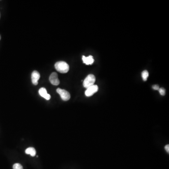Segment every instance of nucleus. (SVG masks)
<instances>
[{
  "label": "nucleus",
  "instance_id": "1",
  "mask_svg": "<svg viewBox=\"0 0 169 169\" xmlns=\"http://www.w3.org/2000/svg\"><path fill=\"white\" fill-rule=\"evenodd\" d=\"M56 71L62 73H67L69 71V65L64 61L57 62L55 65Z\"/></svg>",
  "mask_w": 169,
  "mask_h": 169
},
{
  "label": "nucleus",
  "instance_id": "2",
  "mask_svg": "<svg viewBox=\"0 0 169 169\" xmlns=\"http://www.w3.org/2000/svg\"><path fill=\"white\" fill-rule=\"evenodd\" d=\"M95 82V77L93 74H89L86 77L83 81V86L86 89L94 85Z\"/></svg>",
  "mask_w": 169,
  "mask_h": 169
},
{
  "label": "nucleus",
  "instance_id": "3",
  "mask_svg": "<svg viewBox=\"0 0 169 169\" xmlns=\"http://www.w3.org/2000/svg\"><path fill=\"white\" fill-rule=\"evenodd\" d=\"M56 92L58 94H59L62 100L65 101H67L70 99L71 95L70 93L65 90L62 89L58 88L56 90Z\"/></svg>",
  "mask_w": 169,
  "mask_h": 169
},
{
  "label": "nucleus",
  "instance_id": "4",
  "mask_svg": "<svg viewBox=\"0 0 169 169\" xmlns=\"http://www.w3.org/2000/svg\"><path fill=\"white\" fill-rule=\"evenodd\" d=\"M98 90V86L97 85H94L86 89L85 92V95L87 97H90L96 93Z\"/></svg>",
  "mask_w": 169,
  "mask_h": 169
},
{
  "label": "nucleus",
  "instance_id": "5",
  "mask_svg": "<svg viewBox=\"0 0 169 169\" xmlns=\"http://www.w3.org/2000/svg\"><path fill=\"white\" fill-rule=\"evenodd\" d=\"M50 81L53 85L57 86L60 84V81L58 79V75L56 72L51 73L50 77Z\"/></svg>",
  "mask_w": 169,
  "mask_h": 169
},
{
  "label": "nucleus",
  "instance_id": "6",
  "mask_svg": "<svg viewBox=\"0 0 169 169\" xmlns=\"http://www.w3.org/2000/svg\"><path fill=\"white\" fill-rule=\"evenodd\" d=\"M40 78V74L38 71H36L32 72V81L34 85H37L38 83V80Z\"/></svg>",
  "mask_w": 169,
  "mask_h": 169
},
{
  "label": "nucleus",
  "instance_id": "7",
  "mask_svg": "<svg viewBox=\"0 0 169 169\" xmlns=\"http://www.w3.org/2000/svg\"><path fill=\"white\" fill-rule=\"evenodd\" d=\"M39 93L41 97L46 99L47 100H49L51 98L50 95L47 94V90L44 87H42V88H41L40 89L39 91Z\"/></svg>",
  "mask_w": 169,
  "mask_h": 169
},
{
  "label": "nucleus",
  "instance_id": "8",
  "mask_svg": "<svg viewBox=\"0 0 169 169\" xmlns=\"http://www.w3.org/2000/svg\"><path fill=\"white\" fill-rule=\"evenodd\" d=\"M82 60H83V62L86 65H92L94 62V58H93V56H89L87 57H86L85 56H82Z\"/></svg>",
  "mask_w": 169,
  "mask_h": 169
},
{
  "label": "nucleus",
  "instance_id": "9",
  "mask_svg": "<svg viewBox=\"0 0 169 169\" xmlns=\"http://www.w3.org/2000/svg\"><path fill=\"white\" fill-rule=\"evenodd\" d=\"M26 153L28 155H30L32 156H35L36 155L35 149V148H32V147H30V148H27L26 150Z\"/></svg>",
  "mask_w": 169,
  "mask_h": 169
},
{
  "label": "nucleus",
  "instance_id": "10",
  "mask_svg": "<svg viewBox=\"0 0 169 169\" xmlns=\"http://www.w3.org/2000/svg\"><path fill=\"white\" fill-rule=\"evenodd\" d=\"M141 76H142V79H143V80L146 81L148 79V77L149 76V72H148L147 71L145 70L142 72V74H141Z\"/></svg>",
  "mask_w": 169,
  "mask_h": 169
},
{
  "label": "nucleus",
  "instance_id": "11",
  "mask_svg": "<svg viewBox=\"0 0 169 169\" xmlns=\"http://www.w3.org/2000/svg\"><path fill=\"white\" fill-rule=\"evenodd\" d=\"M13 169H23V166L21 164L16 163L14 164L13 166Z\"/></svg>",
  "mask_w": 169,
  "mask_h": 169
},
{
  "label": "nucleus",
  "instance_id": "12",
  "mask_svg": "<svg viewBox=\"0 0 169 169\" xmlns=\"http://www.w3.org/2000/svg\"><path fill=\"white\" fill-rule=\"evenodd\" d=\"M158 90L160 94L161 95H163V96L165 94V90L164 88H159Z\"/></svg>",
  "mask_w": 169,
  "mask_h": 169
},
{
  "label": "nucleus",
  "instance_id": "13",
  "mask_svg": "<svg viewBox=\"0 0 169 169\" xmlns=\"http://www.w3.org/2000/svg\"><path fill=\"white\" fill-rule=\"evenodd\" d=\"M152 87H153V89L155 90H158L159 89V86L157 85L153 86Z\"/></svg>",
  "mask_w": 169,
  "mask_h": 169
},
{
  "label": "nucleus",
  "instance_id": "14",
  "mask_svg": "<svg viewBox=\"0 0 169 169\" xmlns=\"http://www.w3.org/2000/svg\"><path fill=\"white\" fill-rule=\"evenodd\" d=\"M165 150H166V152H167V153H169V145H166V146H165Z\"/></svg>",
  "mask_w": 169,
  "mask_h": 169
},
{
  "label": "nucleus",
  "instance_id": "15",
  "mask_svg": "<svg viewBox=\"0 0 169 169\" xmlns=\"http://www.w3.org/2000/svg\"><path fill=\"white\" fill-rule=\"evenodd\" d=\"M1 39V35H0V40Z\"/></svg>",
  "mask_w": 169,
  "mask_h": 169
},
{
  "label": "nucleus",
  "instance_id": "16",
  "mask_svg": "<svg viewBox=\"0 0 169 169\" xmlns=\"http://www.w3.org/2000/svg\"><path fill=\"white\" fill-rule=\"evenodd\" d=\"M0 18H1V14H0Z\"/></svg>",
  "mask_w": 169,
  "mask_h": 169
}]
</instances>
